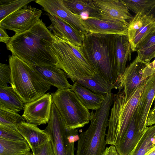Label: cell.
Here are the masks:
<instances>
[{"mask_svg":"<svg viewBox=\"0 0 155 155\" xmlns=\"http://www.w3.org/2000/svg\"><path fill=\"white\" fill-rule=\"evenodd\" d=\"M144 131L141 132L139 130L135 111L124 136L119 143L115 147L119 155H130L141 138Z\"/></svg>","mask_w":155,"mask_h":155,"instance_id":"ac0fdd59","label":"cell"},{"mask_svg":"<svg viewBox=\"0 0 155 155\" xmlns=\"http://www.w3.org/2000/svg\"><path fill=\"white\" fill-rule=\"evenodd\" d=\"M144 155H155V145Z\"/></svg>","mask_w":155,"mask_h":155,"instance_id":"ab89813d","label":"cell"},{"mask_svg":"<svg viewBox=\"0 0 155 155\" xmlns=\"http://www.w3.org/2000/svg\"><path fill=\"white\" fill-rule=\"evenodd\" d=\"M146 15L150 16L155 23V5L150 9Z\"/></svg>","mask_w":155,"mask_h":155,"instance_id":"f35d334b","label":"cell"},{"mask_svg":"<svg viewBox=\"0 0 155 155\" xmlns=\"http://www.w3.org/2000/svg\"><path fill=\"white\" fill-rule=\"evenodd\" d=\"M17 129L26 140L31 150L50 141L49 135L35 124L23 122L17 125Z\"/></svg>","mask_w":155,"mask_h":155,"instance_id":"d6986e66","label":"cell"},{"mask_svg":"<svg viewBox=\"0 0 155 155\" xmlns=\"http://www.w3.org/2000/svg\"><path fill=\"white\" fill-rule=\"evenodd\" d=\"M155 29V23L150 16L145 15L142 26L136 32L130 43L132 51H135L137 45L149 34Z\"/></svg>","mask_w":155,"mask_h":155,"instance_id":"f546056e","label":"cell"},{"mask_svg":"<svg viewBox=\"0 0 155 155\" xmlns=\"http://www.w3.org/2000/svg\"><path fill=\"white\" fill-rule=\"evenodd\" d=\"M155 73V69L152 62L149 63L145 62L137 56L126 67L117 86L118 91L123 90L126 97L130 96Z\"/></svg>","mask_w":155,"mask_h":155,"instance_id":"9c48e42d","label":"cell"},{"mask_svg":"<svg viewBox=\"0 0 155 155\" xmlns=\"http://www.w3.org/2000/svg\"><path fill=\"white\" fill-rule=\"evenodd\" d=\"M93 1L100 19L129 22L133 17L122 0Z\"/></svg>","mask_w":155,"mask_h":155,"instance_id":"4fadbf2b","label":"cell"},{"mask_svg":"<svg viewBox=\"0 0 155 155\" xmlns=\"http://www.w3.org/2000/svg\"><path fill=\"white\" fill-rule=\"evenodd\" d=\"M47 15L51 22L48 28L55 37L66 41L76 46H82L84 35L59 18L48 13Z\"/></svg>","mask_w":155,"mask_h":155,"instance_id":"2e32d148","label":"cell"},{"mask_svg":"<svg viewBox=\"0 0 155 155\" xmlns=\"http://www.w3.org/2000/svg\"><path fill=\"white\" fill-rule=\"evenodd\" d=\"M42 11L26 6L10 14L0 22V27L18 34L29 30L38 21Z\"/></svg>","mask_w":155,"mask_h":155,"instance_id":"30bf717a","label":"cell"},{"mask_svg":"<svg viewBox=\"0 0 155 155\" xmlns=\"http://www.w3.org/2000/svg\"><path fill=\"white\" fill-rule=\"evenodd\" d=\"M128 9L136 14L141 13L146 15L155 5V0H122Z\"/></svg>","mask_w":155,"mask_h":155,"instance_id":"4dcf8cb0","label":"cell"},{"mask_svg":"<svg viewBox=\"0 0 155 155\" xmlns=\"http://www.w3.org/2000/svg\"><path fill=\"white\" fill-rule=\"evenodd\" d=\"M85 31L89 33L102 35H127L128 22L111 21L97 17L83 18Z\"/></svg>","mask_w":155,"mask_h":155,"instance_id":"5bb4252c","label":"cell"},{"mask_svg":"<svg viewBox=\"0 0 155 155\" xmlns=\"http://www.w3.org/2000/svg\"><path fill=\"white\" fill-rule=\"evenodd\" d=\"M145 83L140 85L128 97L123 90L113 94V104L106 136L107 144L116 146L119 143L136 111Z\"/></svg>","mask_w":155,"mask_h":155,"instance_id":"5b68a950","label":"cell"},{"mask_svg":"<svg viewBox=\"0 0 155 155\" xmlns=\"http://www.w3.org/2000/svg\"><path fill=\"white\" fill-rule=\"evenodd\" d=\"M55 37L42 20L27 31L15 34L6 44L12 55L33 66L56 67L57 60L51 49Z\"/></svg>","mask_w":155,"mask_h":155,"instance_id":"6da1fadb","label":"cell"},{"mask_svg":"<svg viewBox=\"0 0 155 155\" xmlns=\"http://www.w3.org/2000/svg\"><path fill=\"white\" fill-rule=\"evenodd\" d=\"M25 121L17 112L0 107V125L17 130V125Z\"/></svg>","mask_w":155,"mask_h":155,"instance_id":"f1b7e54d","label":"cell"},{"mask_svg":"<svg viewBox=\"0 0 155 155\" xmlns=\"http://www.w3.org/2000/svg\"><path fill=\"white\" fill-rule=\"evenodd\" d=\"M155 124V107L150 109L147 117L146 126H151Z\"/></svg>","mask_w":155,"mask_h":155,"instance_id":"d590c367","label":"cell"},{"mask_svg":"<svg viewBox=\"0 0 155 155\" xmlns=\"http://www.w3.org/2000/svg\"><path fill=\"white\" fill-rule=\"evenodd\" d=\"M11 71L9 64H0V87L7 86L11 83Z\"/></svg>","mask_w":155,"mask_h":155,"instance_id":"836d02e7","label":"cell"},{"mask_svg":"<svg viewBox=\"0 0 155 155\" xmlns=\"http://www.w3.org/2000/svg\"><path fill=\"white\" fill-rule=\"evenodd\" d=\"M33 0H0V22L10 14L23 8Z\"/></svg>","mask_w":155,"mask_h":155,"instance_id":"83f0119b","label":"cell"},{"mask_svg":"<svg viewBox=\"0 0 155 155\" xmlns=\"http://www.w3.org/2000/svg\"><path fill=\"white\" fill-rule=\"evenodd\" d=\"M34 155H55L50 141L32 150Z\"/></svg>","mask_w":155,"mask_h":155,"instance_id":"e575fe53","label":"cell"},{"mask_svg":"<svg viewBox=\"0 0 155 155\" xmlns=\"http://www.w3.org/2000/svg\"><path fill=\"white\" fill-rule=\"evenodd\" d=\"M27 155H34L32 152H30L29 154H28Z\"/></svg>","mask_w":155,"mask_h":155,"instance_id":"60d3db41","label":"cell"},{"mask_svg":"<svg viewBox=\"0 0 155 155\" xmlns=\"http://www.w3.org/2000/svg\"><path fill=\"white\" fill-rule=\"evenodd\" d=\"M0 138L12 141H19L24 139L18 130L1 125H0Z\"/></svg>","mask_w":155,"mask_h":155,"instance_id":"d6a6232c","label":"cell"},{"mask_svg":"<svg viewBox=\"0 0 155 155\" xmlns=\"http://www.w3.org/2000/svg\"><path fill=\"white\" fill-rule=\"evenodd\" d=\"M115 40V35L88 33L80 49L96 73L117 87Z\"/></svg>","mask_w":155,"mask_h":155,"instance_id":"7a4b0ae2","label":"cell"},{"mask_svg":"<svg viewBox=\"0 0 155 155\" xmlns=\"http://www.w3.org/2000/svg\"><path fill=\"white\" fill-rule=\"evenodd\" d=\"M53 103L49 93L37 99L25 104L22 116L26 122L37 126L48 123L50 118Z\"/></svg>","mask_w":155,"mask_h":155,"instance_id":"8fae6325","label":"cell"},{"mask_svg":"<svg viewBox=\"0 0 155 155\" xmlns=\"http://www.w3.org/2000/svg\"><path fill=\"white\" fill-rule=\"evenodd\" d=\"M51 49L57 61L56 67L64 71L68 78L91 77L96 74L83 55L80 47L55 37Z\"/></svg>","mask_w":155,"mask_h":155,"instance_id":"8992f818","label":"cell"},{"mask_svg":"<svg viewBox=\"0 0 155 155\" xmlns=\"http://www.w3.org/2000/svg\"><path fill=\"white\" fill-rule=\"evenodd\" d=\"M132 52L127 36L115 35L114 52L117 72V86L126 68L127 62L131 60Z\"/></svg>","mask_w":155,"mask_h":155,"instance_id":"e0dca14e","label":"cell"},{"mask_svg":"<svg viewBox=\"0 0 155 155\" xmlns=\"http://www.w3.org/2000/svg\"><path fill=\"white\" fill-rule=\"evenodd\" d=\"M65 6L72 12L80 15H82L87 17H98L96 8L93 0H62Z\"/></svg>","mask_w":155,"mask_h":155,"instance_id":"cb8c5ba5","label":"cell"},{"mask_svg":"<svg viewBox=\"0 0 155 155\" xmlns=\"http://www.w3.org/2000/svg\"><path fill=\"white\" fill-rule=\"evenodd\" d=\"M71 89L83 104L92 111L100 108L106 95L94 93L76 82H73Z\"/></svg>","mask_w":155,"mask_h":155,"instance_id":"7402d4cb","label":"cell"},{"mask_svg":"<svg viewBox=\"0 0 155 155\" xmlns=\"http://www.w3.org/2000/svg\"><path fill=\"white\" fill-rule=\"evenodd\" d=\"M30 149L25 139L12 141L0 138V155H27Z\"/></svg>","mask_w":155,"mask_h":155,"instance_id":"484cf974","label":"cell"},{"mask_svg":"<svg viewBox=\"0 0 155 155\" xmlns=\"http://www.w3.org/2000/svg\"><path fill=\"white\" fill-rule=\"evenodd\" d=\"M155 107V98L154 100V107Z\"/></svg>","mask_w":155,"mask_h":155,"instance_id":"b9f144b4","label":"cell"},{"mask_svg":"<svg viewBox=\"0 0 155 155\" xmlns=\"http://www.w3.org/2000/svg\"><path fill=\"white\" fill-rule=\"evenodd\" d=\"M74 82H76L93 92L106 95L114 89H117L115 84L110 82L99 74L96 73L91 77L77 76L70 79Z\"/></svg>","mask_w":155,"mask_h":155,"instance_id":"ffe728a7","label":"cell"},{"mask_svg":"<svg viewBox=\"0 0 155 155\" xmlns=\"http://www.w3.org/2000/svg\"><path fill=\"white\" fill-rule=\"evenodd\" d=\"M0 41L7 44L9 42L11 37H10L3 29L0 27Z\"/></svg>","mask_w":155,"mask_h":155,"instance_id":"8d00e7d4","label":"cell"},{"mask_svg":"<svg viewBox=\"0 0 155 155\" xmlns=\"http://www.w3.org/2000/svg\"><path fill=\"white\" fill-rule=\"evenodd\" d=\"M113 94L112 93L107 94L100 108L91 112L88 128L79 135L76 155H102L105 150L106 132L113 104Z\"/></svg>","mask_w":155,"mask_h":155,"instance_id":"277c9868","label":"cell"},{"mask_svg":"<svg viewBox=\"0 0 155 155\" xmlns=\"http://www.w3.org/2000/svg\"><path fill=\"white\" fill-rule=\"evenodd\" d=\"M42 78L58 90L71 89L66 73L62 69L50 66H33Z\"/></svg>","mask_w":155,"mask_h":155,"instance_id":"44dd1931","label":"cell"},{"mask_svg":"<svg viewBox=\"0 0 155 155\" xmlns=\"http://www.w3.org/2000/svg\"><path fill=\"white\" fill-rule=\"evenodd\" d=\"M51 94L53 103L68 130L82 127L90 122L91 112L71 89L57 90Z\"/></svg>","mask_w":155,"mask_h":155,"instance_id":"52a82bcc","label":"cell"},{"mask_svg":"<svg viewBox=\"0 0 155 155\" xmlns=\"http://www.w3.org/2000/svg\"><path fill=\"white\" fill-rule=\"evenodd\" d=\"M102 155H119L115 146L111 145L106 147Z\"/></svg>","mask_w":155,"mask_h":155,"instance_id":"74e56055","label":"cell"},{"mask_svg":"<svg viewBox=\"0 0 155 155\" xmlns=\"http://www.w3.org/2000/svg\"><path fill=\"white\" fill-rule=\"evenodd\" d=\"M35 2L48 13L62 20L83 35L87 33L83 26L82 17L72 12L65 6L62 0H37Z\"/></svg>","mask_w":155,"mask_h":155,"instance_id":"7c38bea8","label":"cell"},{"mask_svg":"<svg viewBox=\"0 0 155 155\" xmlns=\"http://www.w3.org/2000/svg\"><path fill=\"white\" fill-rule=\"evenodd\" d=\"M155 124L147 127L130 155H144L155 145Z\"/></svg>","mask_w":155,"mask_h":155,"instance_id":"4316f807","label":"cell"},{"mask_svg":"<svg viewBox=\"0 0 155 155\" xmlns=\"http://www.w3.org/2000/svg\"><path fill=\"white\" fill-rule=\"evenodd\" d=\"M155 98V73L147 80L136 110L139 130L143 132L146 129L147 117Z\"/></svg>","mask_w":155,"mask_h":155,"instance_id":"9a60e30c","label":"cell"},{"mask_svg":"<svg viewBox=\"0 0 155 155\" xmlns=\"http://www.w3.org/2000/svg\"><path fill=\"white\" fill-rule=\"evenodd\" d=\"M145 15L138 13L129 22L127 36L130 43L133 40L136 32L142 26Z\"/></svg>","mask_w":155,"mask_h":155,"instance_id":"1f68e13d","label":"cell"},{"mask_svg":"<svg viewBox=\"0 0 155 155\" xmlns=\"http://www.w3.org/2000/svg\"><path fill=\"white\" fill-rule=\"evenodd\" d=\"M135 51L140 60L147 63L155 58V29L138 43Z\"/></svg>","mask_w":155,"mask_h":155,"instance_id":"d4e9b609","label":"cell"},{"mask_svg":"<svg viewBox=\"0 0 155 155\" xmlns=\"http://www.w3.org/2000/svg\"><path fill=\"white\" fill-rule=\"evenodd\" d=\"M25 104L11 86L0 87V107L18 112L24 110Z\"/></svg>","mask_w":155,"mask_h":155,"instance_id":"603a6c76","label":"cell"},{"mask_svg":"<svg viewBox=\"0 0 155 155\" xmlns=\"http://www.w3.org/2000/svg\"><path fill=\"white\" fill-rule=\"evenodd\" d=\"M10 84L25 104L34 101L45 94L52 85L34 68L17 57L10 55Z\"/></svg>","mask_w":155,"mask_h":155,"instance_id":"3957f363","label":"cell"},{"mask_svg":"<svg viewBox=\"0 0 155 155\" xmlns=\"http://www.w3.org/2000/svg\"><path fill=\"white\" fill-rule=\"evenodd\" d=\"M44 130L50 137L55 155H74V143L79 139L78 130L67 128L53 103L50 119Z\"/></svg>","mask_w":155,"mask_h":155,"instance_id":"ba28073f","label":"cell"}]
</instances>
